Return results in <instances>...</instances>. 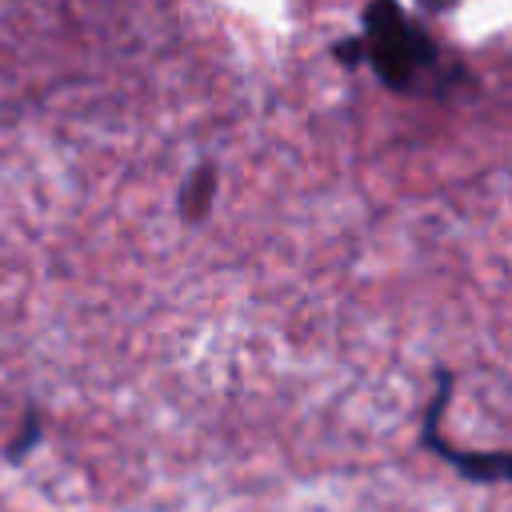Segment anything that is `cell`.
<instances>
[{"label": "cell", "mask_w": 512, "mask_h": 512, "mask_svg": "<svg viewBox=\"0 0 512 512\" xmlns=\"http://www.w3.org/2000/svg\"><path fill=\"white\" fill-rule=\"evenodd\" d=\"M332 56L344 68H360V64H368V40L364 36H344V40L332 44Z\"/></svg>", "instance_id": "cell-5"}, {"label": "cell", "mask_w": 512, "mask_h": 512, "mask_svg": "<svg viewBox=\"0 0 512 512\" xmlns=\"http://www.w3.org/2000/svg\"><path fill=\"white\" fill-rule=\"evenodd\" d=\"M364 40H368V68L388 92H420L432 80V92H444L464 80V68H444L440 44L412 24L396 0H368L364 4Z\"/></svg>", "instance_id": "cell-1"}, {"label": "cell", "mask_w": 512, "mask_h": 512, "mask_svg": "<svg viewBox=\"0 0 512 512\" xmlns=\"http://www.w3.org/2000/svg\"><path fill=\"white\" fill-rule=\"evenodd\" d=\"M44 440V412H40V404H24V412H20V428L4 440V448H0V460L4 464H20L24 456H32V448Z\"/></svg>", "instance_id": "cell-4"}, {"label": "cell", "mask_w": 512, "mask_h": 512, "mask_svg": "<svg viewBox=\"0 0 512 512\" xmlns=\"http://www.w3.org/2000/svg\"><path fill=\"white\" fill-rule=\"evenodd\" d=\"M456 376L448 368H436V388L432 400L420 416V448L444 460L460 480L468 484H512V448H460L444 436V408L452 400Z\"/></svg>", "instance_id": "cell-2"}, {"label": "cell", "mask_w": 512, "mask_h": 512, "mask_svg": "<svg viewBox=\"0 0 512 512\" xmlns=\"http://www.w3.org/2000/svg\"><path fill=\"white\" fill-rule=\"evenodd\" d=\"M216 192H220V164L216 160H200L196 168H188V176L180 180V192H176L180 220L184 224H204L212 216Z\"/></svg>", "instance_id": "cell-3"}, {"label": "cell", "mask_w": 512, "mask_h": 512, "mask_svg": "<svg viewBox=\"0 0 512 512\" xmlns=\"http://www.w3.org/2000/svg\"><path fill=\"white\" fill-rule=\"evenodd\" d=\"M460 0H420V8L428 12V16H440V12H452Z\"/></svg>", "instance_id": "cell-6"}]
</instances>
